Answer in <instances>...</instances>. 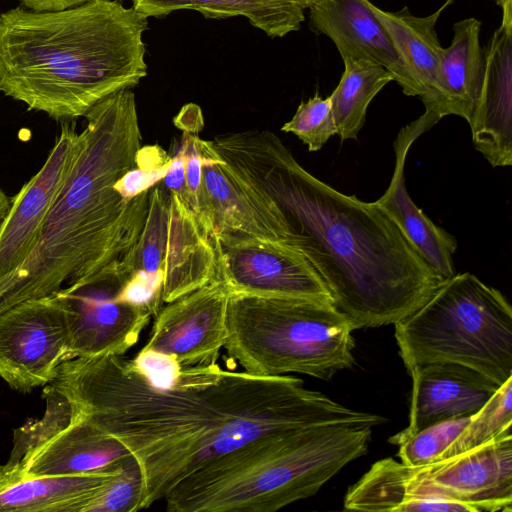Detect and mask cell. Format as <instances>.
<instances>
[{
	"label": "cell",
	"instance_id": "cell-1",
	"mask_svg": "<svg viewBox=\"0 0 512 512\" xmlns=\"http://www.w3.org/2000/svg\"><path fill=\"white\" fill-rule=\"evenodd\" d=\"M49 385L73 417L118 439L140 466L141 510L185 478L251 442L332 423L385 419L348 408L299 378L211 365L181 367L172 388L151 385L124 355L64 361Z\"/></svg>",
	"mask_w": 512,
	"mask_h": 512
},
{
	"label": "cell",
	"instance_id": "cell-2",
	"mask_svg": "<svg viewBox=\"0 0 512 512\" xmlns=\"http://www.w3.org/2000/svg\"><path fill=\"white\" fill-rule=\"evenodd\" d=\"M219 156L280 218L354 330L395 324L444 281L375 203L346 195L303 168L271 131L217 135Z\"/></svg>",
	"mask_w": 512,
	"mask_h": 512
},
{
	"label": "cell",
	"instance_id": "cell-3",
	"mask_svg": "<svg viewBox=\"0 0 512 512\" xmlns=\"http://www.w3.org/2000/svg\"><path fill=\"white\" fill-rule=\"evenodd\" d=\"M84 117L78 156L35 250L0 297V313L85 284L121 262L139 239L150 190L128 201L114 187L142 146L135 95L120 90Z\"/></svg>",
	"mask_w": 512,
	"mask_h": 512
},
{
	"label": "cell",
	"instance_id": "cell-4",
	"mask_svg": "<svg viewBox=\"0 0 512 512\" xmlns=\"http://www.w3.org/2000/svg\"><path fill=\"white\" fill-rule=\"evenodd\" d=\"M148 17L118 0L0 14V92L55 120H73L147 75Z\"/></svg>",
	"mask_w": 512,
	"mask_h": 512
},
{
	"label": "cell",
	"instance_id": "cell-5",
	"mask_svg": "<svg viewBox=\"0 0 512 512\" xmlns=\"http://www.w3.org/2000/svg\"><path fill=\"white\" fill-rule=\"evenodd\" d=\"M372 426L332 423L260 438L181 481L169 512H275L315 495L368 451Z\"/></svg>",
	"mask_w": 512,
	"mask_h": 512
},
{
	"label": "cell",
	"instance_id": "cell-6",
	"mask_svg": "<svg viewBox=\"0 0 512 512\" xmlns=\"http://www.w3.org/2000/svg\"><path fill=\"white\" fill-rule=\"evenodd\" d=\"M353 331L328 299L230 293L223 349L247 373L329 380L355 362Z\"/></svg>",
	"mask_w": 512,
	"mask_h": 512
},
{
	"label": "cell",
	"instance_id": "cell-7",
	"mask_svg": "<svg viewBox=\"0 0 512 512\" xmlns=\"http://www.w3.org/2000/svg\"><path fill=\"white\" fill-rule=\"evenodd\" d=\"M395 339L409 372L435 362L464 365L501 386L512 377V307L498 289L469 272L444 280L397 322Z\"/></svg>",
	"mask_w": 512,
	"mask_h": 512
},
{
	"label": "cell",
	"instance_id": "cell-8",
	"mask_svg": "<svg viewBox=\"0 0 512 512\" xmlns=\"http://www.w3.org/2000/svg\"><path fill=\"white\" fill-rule=\"evenodd\" d=\"M133 273H163L162 302H172L218 277L217 239L175 193L156 184L138 241L122 260Z\"/></svg>",
	"mask_w": 512,
	"mask_h": 512
},
{
	"label": "cell",
	"instance_id": "cell-9",
	"mask_svg": "<svg viewBox=\"0 0 512 512\" xmlns=\"http://www.w3.org/2000/svg\"><path fill=\"white\" fill-rule=\"evenodd\" d=\"M43 392L45 415L15 431L6 468L25 477L84 475L107 471L131 455L118 439L74 418L49 384Z\"/></svg>",
	"mask_w": 512,
	"mask_h": 512
},
{
	"label": "cell",
	"instance_id": "cell-10",
	"mask_svg": "<svg viewBox=\"0 0 512 512\" xmlns=\"http://www.w3.org/2000/svg\"><path fill=\"white\" fill-rule=\"evenodd\" d=\"M406 466V483L422 511H441L440 500L469 512L512 511V435L419 467Z\"/></svg>",
	"mask_w": 512,
	"mask_h": 512
},
{
	"label": "cell",
	"instance_id": "cell-11",
	"mask_svg": "<svg viewBox=\"0 0 512 512\" xmlns=\"http://www.w3.org/2000/svg\"><path fill=\"white\" fill-rule=\"evenodd\" d=\"M68 308L56 293L0 313V377L14 390L49 384L67 360Z\"/></svg>",
	"mask_w": 512,
	"mask_h": 512
},
{
	"label": "cell",
	"instance_id": "cell-12",
	"mask_svg": "<svg viewBox=\"0 0 512 512\" xmlns=\"http://www.w3.org/2000/svg\"><path fill=\"white\" fill-rule=\"evenodd\" d=\"M131 274L121 261L85 284L57 292L68 308L67 360L124 355L136 345L153 316L119 299L122 285Z\"/></svg>",
	"mask_w": 512,
	"mask_h": 512
},
{
	"label": "cell",
	"instance_id": "cell-13",
	"mask_svg": "<svg viewBox=\"0 0 512 512\" xmlns=\"http://www.w3.org/2000/svg\"><path fill=\"white\" fill-rule=\"evenodd\" d=\"M81 142V132L63 123L41 169L12 198L0 227V297L35 250Z\"/></svg>",
	"mask_w": 512,
	"mask_h": 512
},
{
	"label": "cell",
	"instance_id": "cell-14",
	"mask_svg": "<svg viewBox=\"0 0 512 512\" xmlns=\"http://www.w3.org/2000/svg\"><path fill=\"white\" fill-rule=\"evenodd\" d=\"M202 194L196 213L219 242L261 239L286 244L284 226L271 204L260 196L213 148L199 139Z\"/></svg>",
	"mask_w": 512,
	"mask_h": 512
},
{
	"label": "cell",
	"instance_id": "cell-15",
	"mask_svg": "<svg viewBox=\"0 0 512 512\" xmlns=\"http://www.w3.org/2000/svg\"><path fill=\"white\" fill-rule=\"evenodd\" d=\"M230 289L217 277L166 303L143 346L174 357L182 367L217 363L227 335Z\"/></svg>",
	"mask_w": 512,
	"mask_h": 512
},
{
	"label": "cell",
	"instance_id": "cell-16",
	"mask_svg": "<svg viewBox=\"0 0 512 512\" xmlns=\"http://www.w3.org/2000/svg\"><path fill=\"white\" fill-rule=\"evenodd\" d=\"M217 257L218 277L231 293L331 300L308 260L287 244L254 238L217 240Z\"/></svg>",
	"mask_w": 512,
	"mask_h": 512
},
{
	"label": "cell",
	"instance_id": "cell-17",
	"mask_svg": "<svg viewBox=\"0 0 512 512\" xmlns=\"http://www.w3.org/2000/svg\"><path fill=\"white\" fill-rule=\"evenodd\" d=\"M309 26L327 36L343 59L364 61L386 69L407 96H420L386 28L369 0H316L309 7Z\"/></svg>",
	"mask_w": 512,
	"mask_h": 512
},
{
	"label": "cell",
	"instance_id": "cell-18",
	"mask_svg": "<svg viewBox=\"0 0 512 512\" xmlns=\"http://www.w3.org/2000/svg\"><path fill=\"white\" fill-rule=\"evenodd\" d=\"M408 373L412 379L409 424L389 438L394 445L427 426L477 413L500 387L476 370L451 362L422 364Z\"/></svg>",
	"mask_w": 512,
	"mask_h": 512
},
{
	"label": "cell",
	"instance_id": "cell-19",
	"mask_svg": "<svg viewBox=\"0 0 512 512\" xmlns=\"http://www.w3.org/2000/svg\"><path fill=\"white\" fill-rule=\"evenodd\" d=\"M436 123V117L424 112L417 120L399 131L394 142L393 176L384 194L374 202L401 229L423 259L446 280L455 274L453 255L457 249V240L417 207L409 196L404 176L410 147Z\"/></svg>",
	"mask_w": 512,
	"mask_h": 512
},
{
	"label": "cell",
	"instance_id": "cell-20",
	"mask_svg": "<svg viewBox=\"0 0 512 512\" xmlns=\"http://www.w3.org/2000/svg\"><path fill=\"white\" fill-rule=\"evenodd\" d=\"M469 126L492 167L512 165V32L499 27L484 50V73Z\"/></svg>",
	"mask_w": 512,
	"mask_h": 512
},
{
	"label": "cell",
	"instance_id": "cell-21",
	"mask_svg": "<svg viewBox=\"0 0 512 512\" xmlns=\"http://www.w3.org/2000/svg\"><path fill=\"white\" fill-rule=\"evenodd\" d=\"M451 44L443 48L441 79L437 95L425 112L439 120L448 115L468 123L476 105L484 73V50L480 45L481 22L467 18L456 22Z\"/></svg>",
	"mask_w": 512,
	"mask_h": 512
},
{
	"label": "cell",
	"instance_id": "cell-22",
	"mask_svg": "<svg viewBox=\"0 0 512 512\" xmlns=\"http://www.w3.org/2000/svg\"><path fill=\"white\" fill-rule=\"evenodd\" d=\"M118 463L91 474L30 477L0 465V512H82Z\"/></svg>",
	"mask_w": 512,
	"mask_h": 512
},
{
	"label": "cell",
	"instance_id": "cell-23",
	"mask_svg": "<svg viewBox=\"0 0 512 512\" xmlns=\"http://www.w3.org/2000/svg\"><path fill=\"white\" fill-rule=\"evenodd\" d=\"M377 19L386 28L408 72L420 91L425 109L433 103L440 85L443 47L435 25L442 12L415 16L408 7L396 12L384 11L372 4Z\"/></svg>",
	"mask_w": 512,
	"mask_h": 512
},
{
	"label": "cell",
	"instance_id": "cell-24",
	"mask_svg": "<svg viewBox=\"0 0 512 512\" xmlns=\"http://www.w3.org/2000/svg\"><path fill=\"white\" fill-rule=\"evenodd\" d=\"M146 17H161L177 10H195L207 18L243 16L267 36L284 37L298 31L304 10L287 0H132Z\"/></svg>",
	"mask_w": 512,
	"mask_h": 512
},
{
	"label": "cell",
	"instance_id": "cell-25",
	"mask_svg": "<svg viewBox=\"0 0 512 512\" xmlns=\"http://www.w3.org/2000/svg\"><path fill=\"white\" fill-rule=\"evenodd\" d=\"M344 71L330 96L337 135L341 141L356 140L365 124L373 98L391 81L383 67L364 61L343 59Z\"/></svg>",
	"mask_w": 512,
	"mask_h": 512
},
{
	"label": "cell",
	"instance_id": "cell-26",
	"mask_svg": "<svg viewBox=\"0 0 512 512\" xmlns=\"http://www.w3.org/2000/svg\"><path fill=\"white\" fill-rule=\"evenodd\" d=\"M512 377L508 378L443 451L438 460L477 448L497 438L512 435ZM437 460V461H438Z\"/></svg>",
	"mask_w": 512,
	"mask_h": 512
},
{
	"label": "cell",
	"instance_id": "cell-27",
	"mask_svg": "<svg viewBox=\"0 0 512 512\" xmlns=\"http://www.w3.org/2000/svg\"><path fill=\"white\" fill-rule=\"evenodd\" d=\"M143 476L136 459L121 460L114 472L88 500L82 512H135L141 510Z\"/></svg>",
	"mask_w": 512,
	"mask_h": 512
},
{
	"label": "cell",
	"instance_id": "cell-28",
	"mask_svg": "<svg viewBox=\"0 0 512 512\" xmlns=\"http://www.w3.org/2000/svg\"><path fill=\"white\" fill-rule=\"evenodd\" d=\"M471 416L435 423L403 440L398 444L397 453L401 462L410 467H419L437 461L468 424Z\"/></svg>",
	"mask_w": 512,
	"mask_h": 512
},
{
	"label": "cell",
	"instance_id": "cell-29",
	"mask_svg": "<svg viewBox=\"0 0 512 512\" xmlns=\"http://www.w3.org/2000/svg\"><path fill=\"white\" fill-rule=\"evenodd\" d=\"M281 130L296 135L310 152L320 150L337 134L330 96L322 98L316 93L306 102H301L291 120Z\"/></svg>",
	"mask_w": 512,
	"mask_h": 512
},
{
	"label": "cell",
	"instance_id": "cell-30",
	"mask_svg": "<svg viewBox=\"0 0 512 512\" xmlns=\"http://www.w3.org/2000/svg\"><path fill=\"white\" fill-rule=\"evenodd\" d=\"M172 162L160 146H141L136 165L117 180L114 187L125 200H132L163 180Z\"/></svg>",
	"mask_w": 512,
	"mask_h": 512
},
{
	"label": "cell",
	"instance_id": "cell-31",
	"mask_svg": "<svg viewBox=\"0 0 512 512\" xmlns=\"http://www.w3.org/2000/svg\"><path fill=\"white\" fill-rule=\"evenodd\" d=\"M163 273L135 270L124 282L119 299L148 310L154 317L162 307Z\"/></svg>",
	"mask_w": 512,
	"mask_h": 512
},
{
	"label": "cell",
	"instance_id": "cell-32",
	"mask_svg": "<svg viewBox=\"0 0 512 512\" xmlns=\"http://www.w3.org/2000/svg\"><path fill=\"white\" fill-rule=\"evenodd\" d=\"M130 362L151 385L161 389L174 386L182 367L171 355L144 347Z\"/></svg>",
	"mask_w": 512,
	"mask_h": 512
},
{
	"label": "cell",
	"instance_id": "cell-33",
	"mask_svg": "<svg viewBox=\"0 0 512 512\" xmlns=\"http://www.w3.org/2000/svg\"><path fill=\"white\" fill-rule=\"evenodd\" d=\"M197 134L183 131L179 154L185 169L186 204L196 214L202 194V156Z\"/></svg>",
	"mask_w": 512,
	"mask_h": 512
},
{
	"label": "cell",
	"instance_id": "cell-34",
	"mask_svg": "<svg viewBox=\"0 0 512 512\" xmlns=\"http://www.w3.org/2000/svg\"><path fill=\"white\" fill-rule=\"evenodd\" d=\"M162 184L170 191H174L186 203V183L184 163L179 152L172 157L171 166L162 180Z\"/></svg>",
	"mask_w": 512,
	"mask_h": 512
},
{
	"label": "cell",
	"instance_id": "cell-35",
	"mask_svg": "<svg viewBox=\"0 0 512 512\" xmlns=\"http://www.w3.org/2000/svg\"><path fill=\"white\" fill-rule=\"evenodd\" d=\"M27 9L43 12L57 11L78 6L88 0H19Z\"/></svg>",
	"mask_w": 512,
	"mask_h": 512
},
{
	"label": "cell",
	"instance_id": "cell-36",
	"mask_svg": "<svg viewBox=\"0 0 512 512\" xmlns=\"http://www.w3.org/2000/svg\"><path fill=\"white\" fill-rule=\"evenodd\" d=\"M502 9V22L500 27L512 32V0H497Z\"/></svg>",
	"mask_w": 512,
	"mask_h": 512
},
{
	"label": "cell",
	"instance_id": "cell-37",
	"mask_svg": "<svg viewBox=\"0 0 512 512\" xmlns=\"http://www.w3.org/2000/svg\"><path fill=\"white\" fill-rule=\"evenodd\" d=\"M11 201L12 198H9L7 194L0 188V227L8 214Z\"/></svg>",
	"mask_w": 512,
	"mask_h": 512
},
{
	"label": "cell",
	"instance_id": "cell-38",
	"mask_svg": "<svg viewBox=\"0 0 512 512\" xmlns=\"http://www.w3.org/2000/svg\"><path fill=\"white\" fill-rule=\"evenodd\" d=\"M291 2L292 4L296 5L297 7L301 8L302 10L309 9V7L316 1V0H287Z\"/></svg>",
	"mask_w": 512,
	"mask_h": 512
},
{
	"label": "cell",
	"instance_id": "cell-39",
	"mask_svg": "<svg viewBox=\"0 0 512 512\" xmlns=\"http://www.w3.org/2000/svg\"><path fill=\"white\" fill-rule=\"evenodd\" d=\"M454 1L455 0H447L440 9L443 10L446 6L450 5Z\"/></svg>",
	"mask_w": 512,
	"mask_h": 512
}]
</instances>
